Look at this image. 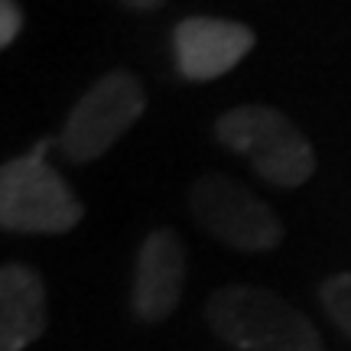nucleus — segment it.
<instances>
[{
  "instance_id": "9d476101",
  "label": "nucleus",
  "mask_w": 351,
  "mask_h": 351,
  "mask_svg": "<svg viewBox=\"0 0 351 351\" xmlns=\"http://www.w3.org/2000/svg\"><path fill=\"white\" fill-rule=\"evenodd\" d=\"M20 29H23V13L16 0H0V46H13Z\"/></svg>"
},
{
  "instance_id": "f257e3e1",
  "label": "nucleus",
  "mask_w": 351,
  "mask_h": 351,
  "mask_svg": "<svg viewBox=\"0 0 351 351\" xmlns=\"http://www.w3.org/2000/svg\"><path fill=\"white\" fill-rule=\"evenodd\" d=\"M205 319L218 339L241 351H326L319 328L263 287L215 289L205 302Z\"/></svg>"
},
{
  "instance_id": "20e7f679",
  "label": "nucleus",
  "mask_w": 351,
  "mask_h": 351,
  "mask_svg": "<svg viewBox=\"0 0 351 351\" xmlns=\"http://www.w3.org/2000/svg\"><path fill=\"white\" fill-rule=\"evenodd\" d=\"M147 111V95L134 72L114 69L78 98L59 134V147L72 163L101 160Z\"/></svg>"
},
{
  "instance_id": "9b49d317",
  "label": "nucleus",
  "mask_w": 351,
  "mask_h": 351,
  "mask_svg": "<svg viewBox=\"0 0 351 351\" xmlns=\"http://www.w3.org/2000/svg\"><path fill=\"white\" fill-rule=\"evenodd\" d=\"M124 3H130L134 10H160L163 7V0H124Z\"/></svg>"
},
{
  "instance_id": "f03ea898",
  "label": "nucleus",
  "mask_w": 351,
  "mask_h": 351,
  "mask_svg": "<svg viewBox=\"0 0 351 351\" xmlns=\"http://www.w3.org/2000/svg\"><path fill=\"white\" fill-rule=\"evenodd\" d=\"M215 134L228 150L241 153L270 186L296 189L315 173V150L287 114L267 104H241L218 117Z\"/></svg>"
},
{
  "instance_id": "1a4fd4ad",
  "label": "nucleus",
  "mask_w": 351,
  "mask_h": 351,
  "mask_svg": "<svg viewBox=\"0 0 351 351\" xmlns=\"http://www.w3.org/2000/svg\"><path fill=\"white\" fill-rule=\"evenodd\" d=\"M319 300L326 306L328 319L351 339V274L328 276L322 289H319Z\"/></svg>"
},
{
  "instance_id": "39448f33",
  "label": "nucleus",
  "mask_w": 351,
  "mask_h": 351,
  "mask_svg": "<svg viewBox=\"0 0 351 351\" xmlns=\"http://www.w3.org/2000/svg\"><path fill=\"white\" fill-rule=\"evenodd\" d=\"M189 208L215 241L234 251H274L283 241V221L247 186L221 173H205L189 192Z\"/></svg>"
},
{
  "instance_id": "0eeeda50",
  "label": "nucleus",
  "mask_w": 351,
  "mask_h": 351,
  "mask_svg": "<svg viewBox=\"0 0 351 351\" xmlns=\"http://www.w3.org/2000/svg\"><path fill=\"white\" fill-rule=\"evenodd\" d=\"M186 287V244L182 238L160 228L147 234L134 270V315L143 322H163L179 309Z\"/></svg>"
},
{
  "instance_id": "6e6552de",
  "label": "nucleus",
  "mask_w": 351,
  "mask_h": 351,
  "mask_svg": "<svg viewBox=\"0 0 351 351\" xmlns=\"http://www.w3.org/2000/svg\"><path fill=\"white\" fill-rule=\"evenodd\" d=\"M46 332V283L26 263L0 267V351H23Z\"/></svg>"
},
{
  "instance_id": "423d86ee",
  "label": "nucleus",
  "mask_w": 351,
  "mask_h": 351,
  "mask_svg": "<svg viewBox=\"0 0 351 351\" xmlns=\"http://www.w3.org/2000/svg\"><path fill=\"white\" fill-rule=\"evenodd\" d=\"M254 49V29L238 20L186 16L173 29L176 69L186 82H212L228 75Z\"/></svg>"
},
{
  "instance_id": "7ed1b4c3",
  "label": "nucleus",
  "mask_w": 351,
  "mask_h": 351,
  "mask_svg": "<svg viewBox=\"0 0 351 351\" xmlns=\"http://www.w3.org/2000/svg\"><path fill=\"white\" fill-rule=\"evenodd\" d=\"M39 143L29 156L10 160L0 169V225L13 234H62L85 218V205L65 179L46 163Z\"/></svg>"
}]
</instances>
